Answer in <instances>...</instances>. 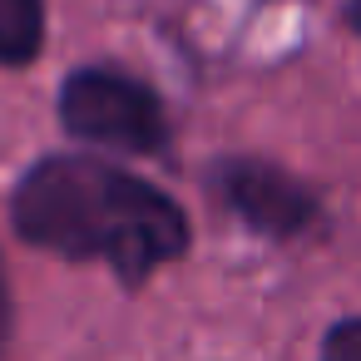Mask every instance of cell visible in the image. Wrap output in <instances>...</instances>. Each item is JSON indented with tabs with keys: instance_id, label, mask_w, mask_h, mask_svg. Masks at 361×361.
<instances>
[{
	"instance_id": "7",
	"label": "cell",
	"mask_w": 361,
	"mask_h": 361,
	"mask_svg": "<svg viewBox=\"0 0 361 361\" xmlns=\"http://www.w3.org/2000/svg\"><path fill=\"white\" fill-rule=\"evenodd\" d=\"M351 25L361 30V0H351Z\"/></svg>"
},
{
	"instance_id": "2",
	"label": "cell",
	"mask_w": 361,
	"mask_h": 361,
	"mask_svg": "<svg viewBox=\"0 0 361 361\" xmlns=\"http://www.w3.org/2000/svg\"><path fill=\"white\" fill-rule=\"evenodd\" d=\"M60 114L80 139H94V144H109L124 154H154L169 139L159 99L139 80L114 75V70L70 75L65 94H60Z\"/></svg>"
},
{
	"instance_id": "4",
	"label": "cell",
	"mask_w": 361,
	"mask_h": 361,
	"mask_svg": "<svg viewBox=\"0 0 361 361\" xmlns=\"http://www.w3.org/2000/svg\"><path fill=\"white\" fill-rule=\"evenodd\" d=\"M45 6L40 0H0V65H25L40 50Z\"/></svg>"
},
{
	"instance_id": "3",
	"label": "cell",
	"mask_w": 361,
	"mask_h": 361,
	"mask_svg": "<svg viewBox=\"0 0 361 361\" xmlns=\"http://www.w3.org/2000/svg\"><path fill=\"white\" fill-rule=\"evenodd\" d=\"M218 188H223L228 208H233L247 228L272 233V238H287V233L307 228L312 213H317L312 193H307L292 173H282V169H272V164H257V159H233V164H223V169H218Z\"/></svg>"
},
{
	"instance_id": "1",
	"label": "cell",
	"mask_w": 361,
	"mask_h": 361,
	"mask_svg": "<svg viewBox=\"0 0 361 361\" xmlns=\"http://www.w3.org/2000/svg\"><path fill=\"white\" fill-rule=\"evenodd\" d=\"M16 228L60 257H99L124 282H144L188 243L169 193L99 159L35 164L16 188Z\"/></svg>"
},
{
	"instance_id": "5",
	"label": "cell",
	"mask_w": 361,
	"mask_h": 361,
	"mask_svg": "<svg viewBox=\"0 0 361 361\" xmlns=\"http://www.w3.org/2000/svg\"><path fill=\"white\" fill-rule=\"evenodd\" d=\"M322 361H361V317L336 322L322 341Z\"/></svg>"
},
{
	"instance_id": "6",
	"label": "cell",
	"mask_w": 361,
	"mask_h": 361,
	"mask_svg": "<svg viewBox=\"0 0 361 361\" xmlns=\"http://www.w3.org/2000/svg\"><path fill=\"white\" fill-rule=\"evenodd\" d=\"M11 341V287H6V267H0V351Z\"/></svg>"
}]
</instances>
